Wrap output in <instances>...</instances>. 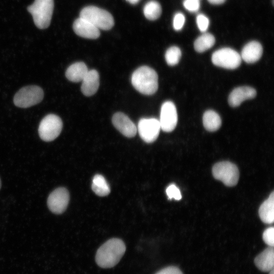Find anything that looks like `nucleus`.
I'll use <instances>...</instances> for the list:
<instances>
[{
	"label": "nucleus",
	"instance_id": "5701e85b",
	"mask_svg": "<svg viewBox=\"0 0 274 274\" xmlns=\"http://www.w3.org/2000/svg\"><path fill=\"white\" fill-rule=\"evenodd\" d=\"M162 12L160 4L155 1L148 2L144 6L143 13L145 17L150 20H155L158 19Z\"/></svg>",
	"mask_w": 274,
	"mask_h": 274
},
{
	"label": "nucleus",
	"instance_id": "a878e982",
	"mask_svg": "<svg viewBox=\"0 0 274 274\" xmlns=\"http://www.w3.org/2000/svg\"><path fill=\"white\" fill-rule=\"evenodd\" d=\"M263 240L269 247L274 245V228L270 227L264 230L262 235Z\"/></svg>",
	"mask_w": 274,
	"mask_h": 274
},
{
	"label": "nucleus",
	"instance_id": "412c9836",
	"mask_svg": "<svg viewBox=\"0 0 274 274\" xmlns=\"http://www.w3.org/2000/svg\"><path fill=\"white\" fill-rule=\"evenodd\" d=\"M215 43V38L213 35L204 33L195 40L194 48L196 52L202 53L212 48Z\"/></svg>",
	"mask_w": 274,
	"mask_h": 274
},
{
	"label": "nucleus",
	"instance_id": "cd10ccee",
	"mask_svg": "<svg viewBox=\"0 0 274 274\" xmlns=\"http://www.w3.org/2000/svg\"><path fill=\"white\" fill-rule=\"evenodd\" d=\"M185 22V17L182 13H177L173 19V27L176 30H181Z\"/></svg>",
	"mask_w": 274,
	"mask_h": 274
},
{
	"label": "nucleus",
	"instance_id": "ddd939ff",
	"mask_svg": "<svg viewBox=\"0 0 274 274\" xmlns=\"http://www.w3.org/2000/svg\"><path fill=\"white\" fill-rule=\"evenodd\" d=\"M74 32L82 38L96 39L100 36L99 29L88 20L80 17L73 23Z\"/></svg>",
	"mask_w": 274,
	"mask_h": 274
},
{
	"label": "nucleus",
	"instance_id": "72a5a7b5",
	"mask_svg": "<svg viewBox=\"0 0 274 274\" xmlns=\"http://www.w3.org/2000/svg\"><path fill=\"white\" fill-rule=\"evenodd\" d=\"M1 179H0V188H1Z\"/></svg>",
	"mask_w": 274,
	"mask_h": 274
},
{
	"label": "nucleus",
	"instance_id": "f3484780",
	"mask_svg": "<svg viewBox=\"0 0 274 274\" xmlns=\"http://www.w3.org/2000/svg\"><path fill=\"white\" fill-rule=\"evenodd\" d=\"M256 267L263 272H269L273 269V247H269L260 253L254 259Z\"/></svg>",
	"mask_w": 274,
	"mask_h": 274
},
{
	"label": "nucleus",
	"instance_id": "9d476101",
	"mask_svg": "<svg viewBox=\"0 0 274 274\" xmlns=\"http://www.w3.org/2000/svg\"><path fill=\"white\" fill-rule=\"evenodd\" d=\"M161 129L159 120L156 118H142L140 120L138 130L141 139L145 142H154L157 139Z\"/></svg>",
	"mask_w": 274,
	"mask_h": 274
},
{
	"label": "nucleus",
	"instance_id": "1a4fd4ad",
	"mask_svg": "<svg viewBox=\"0 0 274 274\" xmlns=\"http://www.w3.org/2000/svg\"><path fill=\"white\" fill-rule=\"evenodd\" d=\"M161 129L169 132L174 130L178 122V114L175 104L166 101L161 106L159 120Z\"/></svg>",
	"mask_w": 274,
	"mask_h": 274
},
{
	"label": "nucleus",
	"instance_id": "f03ea898",
	"mask_svg": "<svg viewBox=\"0 0 274 274\" xmlns=\"http://www.w3.org/2000/svg\"><path fill=\"white\" fill-rule=\"evenodd\" d=\"M158 75L148 66H142L134 71L131 78L133 87L142 94L150 95L155 93L158 88Z\"/></svg>",
	"mask_w": 274,
	"mask_h": 274
},
{
	"label": "nucleus",
	"instance_id": "393cba45",
	"mask_svg": "<svg viewBox=\"0 0 274 274\" xmlns=\"http://www.w3.org/2000/svg\"><path fill=\"white\" fill-rule=\"evenodd\" d=\"M166 194L169 199L174 198L179 200L181 199L182 195L179 189L175 185L170 184L166 189Z\"/></svg>",
	"mask_w": 274,
	"mask_h": 274
},
{
	"label": "nucleus",
	"instance_id": "0eeeda50",
	"mask_svg": "<svg viewBox=\"0 0 274 274\" xmlns=\"http://www.w3.org/2000/svg\"><path fill=\"white\" fill-rule=\"evenodd\" d=\"M62 122L58 116L49 114L41 121L38 132L41 139L46 142L55 140L60 133Z\"/></svg>",
	"mask_w": 274,
	"mask_h": 274
},
{
	"label": "nucleus",
	"instance_id": "39448f33",
	"mask_svg": "<svg viewBox=\"0 0 274 274\" xmlns=\"http://www.w3.org/2000/svg\"><path fill=\"white\" fill-rule=\"evenodd\" d=\"M43 96V90L39 86H25L16 93L14 97V103L20 108H28L40 102Z\"/></svg>",
	"mask_w": 274,
	"mask_h": 274
},
{
	"label": "nucleus",
	"instance_id": "4be33fe9",
	"mask_svg": "<svg viewBox=\"0 0 274 274\" xmlns=\"http://www.w3.org/2000/svg\"><path fill=\"white\" fill-rule=\"evenodd\" d=\"M92 189L99 196L108 195L110 192V188L105 178L101 175H96L93 178Z\"/></svg>",
	"mask_w": 274,
	"mask_h": 274
},
{
	"label": "nucleus",
	"instance_id": "f8f14e48",
	"mask_svg": "<svg viewBox=\"0 0 274 274\" xmlns=\"http://www.w3.org/2000/svg\"><path fill=\"white\" fill-rule=\"evenodd\" d=\"M112 123L115 127L125 136L132 138L135 135L137 128L135 124L124 113H115L112 117Z\"/></svg>",
	"mask_w": 274,
	"mask_h": 274
},
{
	"label": "nucleus",
	"instance_id": "c85d7f7f",
	"mask_svg": "<svg viewBox=\"0 0 274 274\" xmlns=\"http://www.w3.org/2000/svg\"><path fill=\"white\" fill-rule=\"evenodd\" d=\"M183 6L188 11L195 12L199 9L200 0H184Z\"/></svg>",
	"mask_w": 274,
	"mask_h": 274
},
{
	"label": "nucleus",
	"instance_id": "bb28decb",
	"mask_svg": "<svg viewBox=\"0 0 274 274\" xmlns=\"http://www.w3.org/2000/svg\"><path fill=\"white\" fill-rule=\"evenodd\" d=\"M209 20L206 15L199 14L197 16L196 23L200 31L205 32L209 27Z\"/></svg>",
	"mask_w": 274,
	"mask_h": 274
},
{
	"label": "nucleus",
	"instance_id": "6e6552de",
	"mask_svg": "<svg viewBox=\"0 0 274 274\" xmlns=\"http://www.w3.org/2000/svg\"><path fill=\"white\" fill-rule=\"evenodd\" d=\"M212 61L216 66L233 70L241 63V55L230 48H223L215 51L212 55Z\"/></svg>",
	"mask_w": 274,
	"mask_h": 274
},
{
	"label": "nucleus",
	"instance_id": "4468645a",
	"mask_svg": "<svg viewBox=\"0 0 274 274\" xmlns=\"http://www.w3.org/2000/svg\"><path fill=\"white\" fill-rule=\"evenodd\" d=\"M256 90L249 86H241L234 88L228 97L229 105L232 107L239 106L244 100L254 98Z\"/></svg>",
	"mask_w": 274,
	"mask_h": 274
},
{
	"label": "nucleus",
	"instance_id": "2eb2a0df",
	"mask_svg": "<svg viewBox=\"0 0 274 274\" xmlns=\"http://www.w3.org/2000/svg\"><path fill=\"white\" fill-rule=\"evenodd\" d=\"M99 85V74L95 70H88L82 81L81 91L86 96L94 94Z\"/></svg>",
	"mask_w": 274,
	"mask_h": 274
},
{
	"label": "nucleus",
	"instance_id": "9b49d317",
	"mask_svg": "<svg viewBox=\"0 0 274 274\" xmlns=\"http://www.w3.org/2000/svg\"><path fill=\"white\" fill-rule=\"evenodd\" d=\"M69 199L67 190L63 187L58 188L49 195L47 200L48 207L52 213L60 214L66 210Z\"/></svg>",
	"mask_w": 274,
	"mask_h": 274
},
{
	"label": "nucleus",
	"instance_id": "aec40b11",
	"mask_svg": "<svg viewBox=\"0 0 274 274\" xmlns=\"http://www.w3.org/2000/svg\"><path fill=\"white\" fill-rule=\"evenodd\" d=\"M202 122L204 128L211 132L217 130L221 125L220 116L213 110H208L204 112L202 117Z\"/></svg>",
	"mask_w": 274,
	"mask_h": 274
},
{
	"label": "nucleus",
	"instance_id": "dca6fc26",
	"mask_svg": "<svg viewBox=\"0 0 274 274\" xmlns=\"http://www.w3.org/2000/svg\"><path fill=\"white\" fill-rule=\"evenodd\" d=\"M263 52L262 47L258 42L253 41L247 43L243 48L241 56L242 59L248 63H255L261 58Z\"/></svg>",
	"mask_w": 274,
	"mask_h": 274
},
{
	"label": "nucleus",
	"instance_id": "f257e3e1",
	"mask_svg": "<svg viewBox=\"0 0 274 274\" xmlns=\"http://www.w3.org/2000/svg\"><path fill=\"white\" fill-rule=\"evenodd\" d=\"M125 251V245L121 239L111 238L98 249L95 257V262L101 268H112L118 263Z\"/></svg>",
	"mask_w": 274,
	"mask_h": 274
},
{
	"label": "nucleus",
	"instance_id": "7c9ffc66",
	"mask_svg": "<svg viewBox=\"0 0 274 274\" xmlns=\"http://www.w3.org/2000/svg\"><path fill=\"white\" fill-rule=\"evenodd\" d=\"M208 1L213 5H221L223 4L226 0H208Z\"/></svg>",
	"mask_w": 274,
	"mask_h": 274
},
{
	"label": "nucleus",
	"instance_id": "c756f323",
	"mask_svg": "<svg viewBox=\"0 0 274 274\" xmlns=\"http://www.w3.org/2000/svg\"><path fill=\"white\" fill-rule=\"evenodd\" d=\"M155 274H183L177 267L174 266H167L161 269Z\"/></svg>",
	"mask_w": 274,
	"mask_h": 274
},
{
	"label": "nucleus",
	"instance_id": "a211bd4d",
	"mask_svg": "<svg viewBox=\"0 0 274 274\" xmlns=\"http://www.w3.org/2000/svg\"><path fill=\"white\" fill-rule=\"evenodd\" d=\"M259 215L262 222L271 224L274 221V193L272 191L268 198L260 206Z\"/></svg>",
	"mask_w": 274,
	"mask_h": 274
},
{
	"label": "nucleus",
	"instance_id": "423d86ee",
	"mask_svg": "<svg viewBox=\"0 0 274 274\" xmlns=\"http://www.w3.org/2000/svg\"><path fill=\"white\" fill-rule=\"evenodd\" d=\"M212 173L216 179L222 181L227 186H233L238 181V168L229 161H222L216 163L213 167Z\"/></svg>",
	"mask_w": 274,
	"mask_h": 274
},
{
	"label": "nucleus",
	"instance_id": "20e7f679",
	"mask_svg": "<svg viewBox=\"0 0 274 274\" xmlns=\"http://www.w3.org/2000/svg\"><path fill=\"white\" fill-rule=\"evenodd\" d=\"M80 17L83 18L102 30H109L114 25L112 15L107 11L93 6H87L82 9Z\"/></svg>",
	"mask_w": 274,
	"mask_h": 274
},
{
	"label": "nucleus",
	"instance_id": "b1692460",
	"mask_svg": "<svg viewBox=\"0 0 274 274\" xmlns=\"http://www.w3.org/2000/svg\"><path fill=\"white\" fill-rule=\"evenodd\" d=\"M182 55L180 49L177 46H172L165 52V59L167 64L174 66L177 64Z\"/></svg>",
	"mask_w": 274,
	"mask_h": 274
},
{
	"label": "nucleus",
	"instance_id": "7ed1b4c3",
	"mask_svg": "<svg viewBox=\"0 0 274 274\" xmlns=\"http://www.w3.org/2000/svg\"><path fill=\"white\" fill-rule=\"evenodd\" d=\"M54 9L53 0H35L27 7L35 24L40 29L47 28L51 22Z\"/></svg>",
	"mask_w": 274,
	"mask_h": 274
},
{
	"label": "nucleus",
	"instance_id": "2f4dec72",
	"mask_svg": "<svg viewBox=\"0 0 274 274\" xmlns=\"http://www.w3.org/2000/svg\"><path fill=\"white\" fill-rule=\"evenodd\" d=\"M127 2L131 4L134 5L137 4L140 0H126Z\"/></svg>",
	"mask_w": 274,
	"mask_h": 274
},
{
	"label": "nucleus",
	"instance_id": "6ab92c4d",
	"mask_svg": "<svg viewBox=\"0 0 274 274\" xmlns=\"http://www.w3.org/2000/svg\"><path fill=\"white\" fill-rule=\"evenodd\" d=\"M86 65L83 62H77L71 64L65 72V76L70 81H82L88 72Z\"/></svg>",
	"mask_w": 274,
	"mask_h": 274
},
{
	"label": "nucleus",
	"instance_id": "473e14b6",
	"mask_svg": "<svg viewBox=\"0 0 274 274\" xmlns=\"http://www.w3.org/2000/svg\"><path fill=\"white\" fill-rule=\"evenodd\" d=\"M268 274H274V270H273V269L270 270L269 271V273Z\"/></svg>",
	"mask_w": 274,
	"mask_h": 274
}]
</instances>
